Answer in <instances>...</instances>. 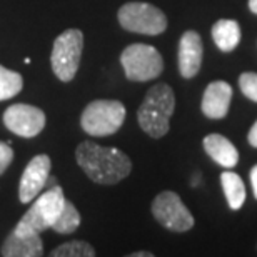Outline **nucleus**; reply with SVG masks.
I'll return each mask as SVG.
<instances>
[{
    "mask_svg": "<svg viewBox=\"0 0 257 257\" xmlns=\"http://www.w3.org/2000/svg\"><path fill=\"white\" fill-rule=\"evenodd\" d=\"M249 10L252 14H257V0H249Z\"/></svg>",
    "mask_w": 257,
    "mask_h": 257,
    "instance_id": "nucleus-24",
    "label": "nucleus"
},
{
    "mask_svg": "<svg viewBox=\"0 0 257 257\" xmlns=\"http://www.w3.org/2000/svg\"><path fill=\"white\" fill-rule=\"evenodd\" d=\"M12 161H14L12 147L9 146V142H0V176L7 171Z\"/></svg>",
    "mask_w": 257,
    "mask_h": 257,
    "instance_id": "nucleus-21",
    "label": "nucleus"
},
{
    "mask_svg": "<svg viewBox=\"0 0 257 257\" xmlns=\"http://www.w3.org/2000/svg\"><path fill=\"white\" fill-rule=\"evenodd\" d=\"M232 100V87L224 80H214L205 87L200 110L209 119H224L229 114Z\"/></svg>",
    "mask_w": 257,
    "mask_h": 257,
    "instance_id": "nucleus-12",
    "label": "nucleus"
},
{
    "mask_svg": "<svg viewBox=\"0 0 257 257\" xmlns=\"http://www.w3.org/2000/svg\"><path fill=\"white\" fill-rule=\"evenodd\" d=\"M176 110V95L171 85L156 84L147 90L137 110L139 125L152 139H161L171 128V117Z\"/></svg>",
    "mask_w": 257,
    "mask_h": 257,
    "instance_id": "nucleus-2",
    "label": "nucleus"
},
{
    "mask_svg": "<svg viewBox=\"0 0 257 257\" xmlns=\"http://www.w3.org/2000/svg\"><path fill=\"white\" fill-rule=\"evenodd\" d=\"M204 59V45L200 35L195 30H187L179 40V72L184 79H192L199 74Z\"/></svg>",
    "mask_w": 257,
    "mask_h": 257,
    "instance_id": "nucleus-11",
    "label": "nucleus"
},
{
    "mask_svg": "<svg viewBox=\"0 0 257 257\" xmlns=\"http://www.w3.org/2000/svg\"><path fill=\"white\" fill-rule=\"evenodd\" d=\"M80 225V214L79 210L75 209V205L70 202V200L65 199V202L60 209V212L57 215L54 222V230L59 234H72L79 229Z\"/></svg>",
    "mask_w": 257,
    "mask_h": 257,
    "instance_id": "nucleus-17",
    "label": "nucleus"
},
{
    "mask_svg": "<svg viewBox=\"0 0 257 257\" xmlns=\"http://www.w3.org/2000/svg\"><path fill=\"white\" fill-rule=\"evenodd\" d=\"M247 141H249L250 146L257 149V120L254 122V125L250 127V131L247 134Z\"/></svg>",
    "mask_w": 257,
    "mask_h": 257,
    "instance_id": "nucleus-22",
    "label": "nucleus"
},
{
    "mask_svg": "<svg viewBox=\"0 0 257 257\" xmlns=\"http://www.w3.org/2000/svg\"><path fill=\"white\" fill-rule=\"evenodd\" d=\"M239 87L240 92L257 104V74L255 72H244L239 75Z\"/></svg>",
    "mask_w": 257,
    "mask_h": 257,
    "instance_id": "nucleus-20",
    "label": "nucleus"
},
{
    "mask_svg": "<svg viewBox=\"0 0 257 257\" xmlns=\"http://www.w3.org/2000/svg\"><path fill=\"white\" fill-rule=\"evenodd\" d=\"M125 77L134 82H147L162 74L164 60L159 50L147 44H132L120 54Z\"/></svg>",
    "mask_w": 257,
    "mask_h": 257,
    "instance_id": "nucleus-6",
    "label": "nucleus"
},
{
    "mask_svg": "<svg viewBox=\"0 0 257 257\" xmlns=\"http://www.w3.org/2000/svg\"><path fill=\"white\" fill-rule=\"evenodd\" d=\"M220 184H222V191L229 207L232 210H239L245 202V186L242 179L232 171H225L220 174Z\"/></svg>",
    "mask_w": 257,
    "mask_h": 257,
    "instance_id": "nucleus-16",
    "label": "nucleus"
},
{
    "mask_svg": "<svg viewBox=\"0 0 257 257\" xmlns=\"http://www.w3.org/2000/svg\"><path fill=\"white\" fill-rule=\"evenodd\" d=\"M82 49H84V34L77 29L65 30L55 39L52 54H50V65L55 77L62 82H70L79 70Z\"/></svg>",
    "mask_w": 257,
    "mask_h": 257,
    "instance_id": "nucleus-5",
    "label": "nucleus"
},
{
    "mask_svg": "<svg viewBox=\"0 0 257 257\" xmlns=\"http://www.w3.org/2000/svg\"><path fill=\"white\" fill-rule=\"evenodd\" d=\"M202 146L205 154L215 164H219V166H222L225 169H232L237 166L239 151L227 137L220 136V134H209V136L204 137Z\"/></svg>",
    "mask_w": 257,
    "mask_h": 257,
    "instance_id": "nucleus-14",
    "label": "nucleus"
},
{
    "mask_svg": "<svg viewBox=\"0 0 257 257\" xmlns=\"http://www.w3.org/2000/svg\"><path fill=\"white\" fill-rule=\"evenodd\" d=\"M125 120V107L119 100H94L85 107L80 125L89 136L107 137L115 134Z\"/></svg>",
    "mask_w": 257,
    "mask_h": 257,
    "instance_id": "nucleus-4",
    "label": "nucleus"
},
{
    "mask_svg": "<svg viewBox=\"0 0 257 257\" xmlns=\"http://www.w3.org/2000/svg\"><path fill=\"white\" fill-rule=\"evenodd\" d=\"M52 257H94L95 250L89 242L84 240H70L52 250Z\"/></svg>",
    "mask_w": 257,
    "mask_h": 257,
    "instance_id": "nucleus-19",
    "label": "nucleus"
},
{
    "mask_svg": "<svg viewBox=\"0 0 257 257\" xmlns=\"http://www.w3.org/2000/svg\"><path fill=\"white\" fill-rule=\"evenodd\" d=\"M212 40L220 52H232L240 42V27L235 20L220 19L212 25Z\"/></svg>",
    "mask_w": 257,
    "mask_h": 257,
    "instance_id": "nucleus-15",
    "label": "nucleus"
},
{
    "mask_svg": "<svg viewBox=\"0 0 257 257\" xmlns=\"http://www.w3.org/2000/svg\"><path fill=\"white\" fill-rule=\"evenodd\" d=\"M154 254L152 252H134V254H131V257H152Z\"/></svg>",
    "mask_w": 257,
    "mask_h": 257,
    "instance_id": "nucleus-25",
    "label": "nucleus"
},
{
    "mask_svg": "<svg viewBox=\"0 0 257 257\" xmlns=\"http://www.w3.org/2000/svg\"><path fill=\"white\" fill-rule=\"evenodd\" d=\"M50 169H52V162L50 157L45 154H39V156L32 157V161L27 164L25 171L20 179L19 186V199L22 204H29L42 192L45 184L49 181Z\"/></svg>",
    "mask_w": 257,
    "mask_h": 257,
    "instance_id": "nucleus-10",
    "label": "nucleus"
},
{
    "mask_svg": "<svg viewBox=\"0 0 257 257\" xmlns=\"http://www.w3.org/2000/svg\"><path fill=\"white\" fill-rule=\"evenodd\" d=\"M75 161L85 176L100 186H114L131 174L132 162L125 152L85 141L75 151Z\"/></svg>",
    "mask_w": 257,
    "mask_h": 257,
    "instance_id": "nucleus-1",
    "label": "nucleus"
},
{
    "mask_svg": "<svg viewBox=\"0 0 257 257\" xmlns=\"http://www.w3.org/2000/svg\"><path fill=\"white\" fill-rule=\"evenodd\" d=\"M4 257H39L44 254V244L40 234H17L14 230L5 239L0 249Z\"/></svg>",
    "mask_w": 257,
    "mask_h": 257,
    "instance_id": "nucleus-13",
    "label": "nucleus"
},
{
    "mask_svg": "<svg viewBox=\"0 0 257 257\" xmlns=\"http://www.w3.org/2000/svg\"><path fill=\"white\" fill-rule=\"evenodd\" d=\"M65 202V195L60 186H52L49 191L37 195V200L32 204L24 217L15 225L17 234H40L45 229L52 227L55 219Z\"/></svg>",
    "mask_w": 257,
    "mask_h": 257,
    "instance_id": "nucleus-3",
    "label": "nucleus"
},
{
    "mask_svg": "<svg viewBox=\"0 0 257 257\" xmlns=\"http://www.w3.org/2000/svg\"><path fill=\"white\" fill-rule=\"evenodd\" d=\"M152 215L162 227L172 230V232H187L195 224L191 210L172 191H164L154 199Z\"/></svg>",
    "mask_w": 257,
    "mask_h": 257,
    "instance_id": "nucleus-8",
    "label": "nucleus"
},
{
    "mask_svg": "<svg viewBox=\"0 0 257 257\" xmlns=\"http://www.w3.org/2000/svg\"><path fill=\"white\" fill-rule=\"evenodd\" d=\"M4 125L15 136L30 139L39 136L45 127V114L39 107L14 104L4 112Z\"/></svg>",
    "mask_w": 257,
    "mask_h": 257,
    "instance_id": "nucleus-9",
    "label": "nucleus"
},
{
    "mask_svg": "<svg viewBox=\"0 0 257 257\" xmlns=\"http://www.w3.org/2000/svg\"><path fill=\"white\" fill-rule=\"evenodd\" d=\"M250 184H252V191H254V197L257 199V164L250 169Z\"/></svg>",
    "mask_w": 257,
    "mask_h": 257,
    "instance_id": "nucleus-23",
    "label": "nucleus"
},
{
    "mask_svg": "<svg viewBox=\"0 0 257 257\" xmlns=\"http://www.w3.org/2000/svg\"><path fill=\"white\" fill-rule=\"evenodd\" d=\"M122 29L134 34L159 35L167 29V17L161 9L147 2L124 4L117 12Z\"/></svg>",
    "mask_w": 257,
    "mask_h": 257,
    "instance_id": "nucleus-7",
    "label": "nucleus"
},
{
    "mask_svg": "<svg viewBox=\"0 0 257 257\" xmlns=\"http://www.w3.org/2000/svg\"><path fill=\"white\" fill-rule=\"evenodd\" d=\"M24 79L19 72L5 69L4 65H0V100H9L12 99L22 90Z\"/></svg>",
    "mask_w": 257,
    "mask_h": 257,
    "instance_id": "nucleus-18",
    "label": "nucleus"
}]
</instances>
